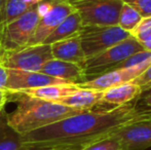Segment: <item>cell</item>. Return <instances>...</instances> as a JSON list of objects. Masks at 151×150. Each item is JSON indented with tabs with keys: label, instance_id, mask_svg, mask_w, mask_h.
<instances>
[{
	"label": "cell",
	"instance_id": "30",
	"mask_svg": "<svg viewBox=\"0 0 151 150\" xmlns=\"http://www.w3.org/2000/svg\"><path fill=\"white\" fill-rule=\"evenodd\" d=\"M143 100L148 106L151 107V95H145V98H144Z\"/></svg>",
	"mask_w": 151,
	"mask_h": 150
},
{
	"label": "cell",
	"instance_id": "34",
	"mask_svg": "<svg viewBox=\"0 0 151 150\" xmlns=\"http://www.w3.org/2000/svg\"><path fill=\"white\" fill-rule=\"evenodd\" d=\"M147 95H151V93H149V94H147Z\"/></svg>",
	"mask_w": 151,
	"mask_h": 150
},
{
	"label": "cell",
	"instance_id": "29",
	"mask_svg": "<svg viewBox=\"0 0 151 150\" xmlns=\"http://www.w3.org/2000/svg\"><path fill=\"white\" fill-rule=\"evenodd\" d=\"M140 43H141V45L143 46V48L145 50L151 52V34L148 37H146L142 42H140Z\"/></svg>",
	"mask_w": 151,
	"mask_h": 150
},
{
	"label": "cell",
	"instance_id": "8",
	"mask_svg": "<svg viewBox=\"0 0 151 150\" xmlns=\"http://www.w3.org/2000/svg\"><path fill=\"white\" fill-rule=\"evenodd\" d=\"M114 136L121 150H145L151 147V115L127 124Z\"/></svg>",
	"mask_w": 151,
	"mask_h": 150
},
{
	"label": "cell",
	"instance_id": "27",
	"mask_svg": "<svg viewBox=\"0 0 151 150\" xmlns=\"http://www.w3.org/2000/svg\"><path fill=\"white\" fill-rule=\"evenodd\" d=\"M8 102V92L0 90V111L5 108L6 103Z\"/></svg>",
	"mask_w": 151,
	"mask_h": 150
},
{
	"label": "cell",
	"instance_id": "21",
	"mask_svg": "<svg viewBox=\"0 0 151 150\" xmlns=\"http://www.w3.org/2000/svg\"><path fill=\"white\" fill-rule=\"evenodd\" d=\"M150 64H151V52L144 50L132 55L129 58H127V60L121 63L118 68H131V67H137V66L148 67Z\"/></svg>",
	"mask_w": 151,
	"mask_h": 150
},
{
	"label": "cell",
	"instance_id": "9",
	"mask_svg": "<svg viewBox=\"0 0 151 150\" xmlns=\"http://www.w3.org/2000/svg\"><path fill=\"white\" fill-rule=\"evenodd\" d=\"M75 10L71 3L66 1H55L54 5L44 16L40 17L38 25L33 33V36L29 41L28 45L42 44L45 39L52 34V32Z\"/></svg>",
	"mask_w": 151,
	"mask_h": 150
},
{
	"label": "cell",
	"instance_id": "23",
	"mask_svg": "<svg viewBox=\"0 0 151 150\" xmlns=\"http://www.w3.org/2000/svg\"><path fill=\"white\" fill-rule=\"evenodd\" d=\"M132 82L137 84L141 88L142 95H147L151 93V64Z\"/></svg>",
	"mask_w": 151,
	"mask_h": 150
},
{
	"label": "cell",
	"instance_id": "2",
	"mask_svg": "<svg viewBox=\"0 0 151 150\" xmlns=\"http://www.w3.org/2000/svg\"><path fill=\"white\" fill-rule=\"evenodd\" d=\"M8 101L18 106L7 114L8 123L21 135H26L86 110L71 108L60 103L40 100L21 93H8Z\"/></svg>",
	"mask_w": 151,
	"mask_h": 150
},
{
	"label": "cell",
	"instance_id": "24",
	"mask_svg": "<svg viewBox=\"0 0 151 150\" xmlns=\"http://www.w3.org/2000/svg\"><path fill=\"white\" fill-rule=\"evenodd\" d=\"M122 2L137 10L142 18L151 17V0H122Z\"/></svg>",
	"mask_w": 151,
	"mask_h": 150
},
{
	"label": "cell",
	"instance_id": "1",
	"mask_svg": "<svg viewBox=\"0 0 151 150\" xmlns=\"http://www.w3.org/2000/svg\"><path fill=\"white\" fill-rule=\"evenodd\" d=\"M151 115V107L140 98L110 109H91L23 135L30 147L55 150H82L103 140L127 124Z\"/></svg>",
	"mask_w": 151,
	"mask_h": 150
},
{
	"label": "cell",
	"instance_id": "10",
	"mask_svg": "<svg viewBox=\"0 0 151 150\" xmlns=\"http://www.w3.org/2000/svg\"><path fill=\"white\" fill-rule=\"evenodd\" d=\"M146 66H137L131 67V68H118L106 72L104 74L95 77L91 80H86L76 85L79 88L83 90H108L113 86L119 85V84L132 82L135 78L141 74L145 69Z\"/></svg>",
	"mask_w": 151,
	"mask_h": 150
},
{
	"label": "cell",
	"instance_id": "12",
	"mask_svg": "<svg viewBox=\"0 0 151 150\" xmlns=\"http://www.w3.org/2000/svg\"><path fill=\"white\" fill-rule=\"evenodd\" d=\"M40 72L73 84H78L86 81L83 69L80 65L57 59H52L46 62Z\"/></svg>",
	"mask_w": 151,
	"mask_h": 150
},
{
	"label": "cell",
	"instance_id": "19",
	"mask_svg": "<svg viewBox=\"0 0 151 150\" xmlns=\"http://www.w3.org/2000/svg\"><path fill=\"white\" fill-rule=\"evenodd\" d=\"M142 17L139 12L133 7H131L127 4H122V7L120 9L119 17H118V23L117 26L120 27L123 31L133 34L135 29L141 22Z\"/></svg>",
	"mask_w": 151,
	"mask_h": 150
},
{
	"label": "cell",
	"instance_id": "32",
	"mask_svg": "<svg viewBox=\"0 0 151 150\" xmlns=\"http://www.w3.org/2000/svg\"><path fill=\"white\" fill-rule=\"evenodd\" d=\"M59 1H66V2H69V3L73 4V3H75V2L80 1V0H59Z\"/></svg>",
	"mask_w": 151,
	"mask_h": 150
},
{
	"label": "cell",
	"instance_id": "5",
	"mask_svg": "<svg viewBox=\"0 0 151 150\" xmlns=\"http://www.w3.org/2000/svg\"><path fill=\"white\" fill-rule=\"evenodd\" d=\"M122 4V0H80L72 5L83 27H109L117 26Z\"/></svg>",
	"mask_w": 151,
	"mask_h": 150
},
{
	"label": "cell",
	"instance_id": "16",
	"mask_svg": "<svg viewBox=\"0 0 151 150\" xmlns=\"http://www.w3.org/2000/svg\"><path fill=\"white\" fill-rule=\"evenodd\" d=\"M5 108L0 111V150H27L30 148L23 139V135L10 126Z\"/></svg>",
	"mask_w": 151,
	"mask_h": 150
},
{
	"label": "cell",
	"instance_id": "4",
	"mask_svg": "<svg viewBox=\"0 0 151 150\" xmlns=\"http://www.w3.org/2000/svg\"><path fill=\"white\" fill-rule=\"evenodd\" d=\"M39 19L40 16L35 4L20 18L6 24L0 34L1 54L16 52L26 47L33 36Z\"/></svg>",
	"mask_w": 151,
	"mask_h": 150
},
{
	"label": "cell",
	"instance_id": "20",
	"mask_svg": "<svg viewBox=\"0 0 151 150\" xmlns=\"http://www.w3.org/2000/svg\"><path fill=\"white\" fill-rule=\"evenodd\" d=\"M34 5L26 3L24 0H4V10H3V24L12 22L20 18L21 16L27 12ZM3 26V27H4ZM3 29V28H2Z\"/></svg>",
	"mask_w": 151,
	"mask_h": 150
},
{
	"label": "cell",
	"instance_id": "28",
	"mask_svg": "<svg viewBox=\"0 0 151 150\" xmlns=\"http://www.w3.org/2000/svg\"><path fill=\"white\" fill-rule=\"evenodd\" d=\"M3 10H4V0H0V34H1L2 28H3ZM1 52V50H0ZM2 55V54H1Z\"/></svg>",
	"mask_w": 151,
	"mask_h": 150
},
{
	"label": "cell",
	"instance_id": "17",
	"mask_svg": "<svg viewBox=\"0 0 151 150\" xmlns=\"http://www.w3.org/2000/svg\"><path fill=\"white\" fill-rule=\"evenodd\" d=\"M103 92L78 88L75 93L62 99L58 103L79 110H91L101 104Z\"/></svg>",
	"mask_w": 151,
	"mask_h": 150
},
{
	"label": "cell",
	"instance_id": "33",
	"mask_svg": "<svg viewBox=\"0 0 151 150\" xmlns=\"http://www.w3.org/2000/svg\"><path fill=\"white\" fill-rule=\"evenodd\" d=\"M0 58H1V52H0Z\"/></svg>",
	"mask_w": 151,
	"mask_h": 150
},
{
	"label": "cell",
	"instance_id": "3",
	"mask_svg": "<svg viewBox=\"0 0 151 150\" xmlns=\"http://www.w3.org/2000/svg\"><path fill=\"white\" fill-rule=\"evenodd\" d=\"M141 50H144L141 43L135 37L131 36L100 54L86 59L82 65L86 81L117 69L123 61Z\"/></svg>",
	"mask_w": 151,
	"mask_h": 150
},
{
	"label": "cell",
	"instance_id": "13",
	"mask_svg": "<svg viewBox=\"0 0 151 150\" xmlns=\"http://www.w3.org/2000/svg\"><path fill=\"white\" fill-rule=\"evenodd\" d=\"M50 47H52V58L57 60L74 63V64L80 65L81 67L86 61V56L82 50L79 34L55 42L50 44Z\"/></svg>",
	"mask_w": 151,
	"mask_h": 150
},
{
	"label": "cell",
	"instance_id": "26",
	"mask_svg": "<svg viewBox=\"0 0 151 150\" xmlns=\"http://www.w3.org/2000/svg\"><path fill=\"white\" fill-rule=\"evenodd\" d=\"M8 82V69L0 62V90H6Z\"/></svg>",
	"mask_w": 151,
	"mask_h": 150
},
{
	"label": "cell",
	"instance_id": "15",
	"mask_svg": "<svg viewBox=\"0 0 151 150\" xmlns=\"http://www.w3.org/2000/svg\"><path fill=\"white\" fill-rule=\"evenodd\" d=\"M78 88H79L76 84L66 83V84H52V85H46V86H42V88H33V90H25L14 92V93H21V94L32 97V98L58 103L62 99L66 98V97L75 93Z\"/></svg>",
	"mask_w": 151,
	"mask_h": 150
},
{
	"label": "cell",
	"instance_id": "31",
	"mask_svg": "<svg viewBox=\"0 0 151 150\" xmlns=\"http://www.w3.org/2000/svg\"><path fill=\"white\" fill-rule=\"evenodd\" d=\"M27 150H55L52 148H44V147H30Z\"/></svg>",
	"mask_w": 151,
	"mask_h": 150
},
{
	"label": "cell",
	"instance_id": "25",
	"mask_svg": "<svg viewBox=\"0 0 151 150\" xmlns=\"http://www.w3.org/2000/svg\"><path fill=\"white\" fill-rule=\"evenodd\" d=\"M151 34V17L142 18L141 22L135 29L132 36L135 37L139 42H142L146 37Z\"/></svg>",
	"mask_w": 151,
	"mask_h": 150
},
{
	"label": "cell",
	"instance_id": "18",
	"mask_svg": "<svg viewBox=\"0 0 151 150\" xmlns=\"http://www.w3.org/2000/svg\"><path fill=\"white\" fill-rule=\"evenodd\" d=\"M82 22L80 16L76 10H74L72 14H70L63 22L55 29L43 42L44 44H52L55 42L61 41V40L67 39V38L73 37L75 35H78L81 31Z\"/></svg>",
	"mask_w": 151,
	"mask_h": 150
},
{
	"label": "cell",
	"instance_id": "14",
	"mask_svg": "<svg viewBox=\"0 0 151 150\" xmlns=\"http://www.w3.org/2000/svg\"><path fill=\"white\" fill-rule=\"evenodd\" d=\"M141 96V88L134 82H127L104 90L101 104L104 103L113 105V107H117L133 102Z\"/></svg>",
	"mask_w": 151,
	"mask_h": 150
},
{
	"label": "cell",
	"instance_id": "22",
	"mask_svg": "<svg viewBox=\"0 0 151 150\" xmlns=\"http://www.w3.org/2000/svg\"><path fill=\"white\" fill-rule=\"evenodd\" d=\"M82 150H121L120 142L115 136H111L88 145Z\"/></svg>",
	"mask_w": 151,
	"mask_h": 150
},
{
	"label": "cell",
	"instance_id": "6",
	"mask_svg": "<svg viewBox=\"0 0 151 150\" xmlns=\"http://www.w3.org/2000/svg\"><path fill=\"white\" fill-rule=\"evenodd\" d=\"M131 36L132 35L129 33L123 31L118 26H86L82 27L81 31L79 32L80 41H81L82 50L86 56V60Z\"/></svg>",
	"mask_w": 151,
	"mask_h": 150
},
{
	"label": "cell",
	"instance_id": "7",
	"mask_svg": "<svg viewBox=\"0 0 151 150\" xmlns=\"http://www.w3.org/2000/svg\"><path fill=\"white\" fill-rule=\"evenodd\" d=\"M52 59L54 58L50 44L42 43L26 46L16 52H4L0 62L7 69L40 72L43 65Z\"/></svg>",
	"mask_w": 151,
	"mask_h": 150
},
{
	"label": "cell",
	"instance_id": "11",
	"mask_svg": "<svg viewBox=\"0 0 151 150\" xmlns=\"http://www.w3.org/2000/svg\"><path fill=\"white\" fill-rule=\"evenodd\" d=\"M66 83H69V82L41 72H30V71L8 69V82L6 90L8 93H14L25 90H33V88H42L46 85H52V84Z\"/></svg>",
	"mask_w": 151,
	"mask_h": 150
}]
</instances>
